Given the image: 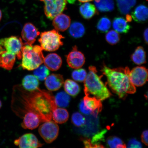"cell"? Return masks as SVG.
Here are the masks:
<instances>
[{"label": "cell", "instance_id": "ac0fdd59", "mask_svg": "<svg viewBox=\"0 0 148 148\" xmlns=\"http://www.w3.org/2000/svg\"><path fill=\"white\" fill-rule=\"evenodd\" d=\"M16 59L15 55L6 51H0V67L8 70L12 69Z\"/></svg>", "mask_w": 148, "mask_h": 148}, {"label": "cell", "instance_id": "d6a6232c", "mask_svg": "<svg viewBox=\"0 0 148 148\" xmlns=\"http://www.w3.org/2000/svg\"><path fill=\"white\" fill-rule=\"evenodd\" d=\"M106 41L112 45H115L120 41V37L116 31L111 30L107 32L105 36Z\"/></svg>", "mask_w": 148, "mask_h": 148}, {"label": "cell", "instance_id": "7c38bea8", "mask_svg": "<svg viewBox=\"0 0 148 148\" xmlns=\"http://www.w3.org/2000/svg\"><path fill=\"white\" fill-rule=\"evenodd\" d=\"M66 57V62L70 67L73 69H79L85 64L84 55L78 50L77 46H75Z\"/></svg>", "mask_w": 148, "mask_h": 148}, {"label": "cell", "instance_id": "d6986e66", "mask_svg": "<svg viewBox=\"0 0 148 148\" xmlns=\"http://www.w3.org/2000/svg\"><path fill=\"white\" fill-rule=\"evenodd\" d=\"M148 14L147 7L143 5H140L132 12L131 17L137 23H143L147 21Z\"/></svg>", "mask_w": 148, "mask_h": 148}, {"label": "cell", "instance_id": "5bb4252c", "mask_svg": "<svg viewBox=\"0 0 148 148\" xmlns=\"http://www.w3.org/2000/svg\"><path fill=\"white\" fill-rule=\"evenodd\" d=\"M45 79V86L50 91L58 90L62 87L64 83L63 77L60 74H52Z\"/></svg>", "mask_w": 148, "mask_h": 148}, {"label": "cell", "instance_id": "7a4b0ae2", "mask_svg": "<svg viewBox=\"0 0 148 148\" xmlns=\"http://www.w3.org/2000/svg\"><path fill=\"white\" fill-rule=\"evenodd\" d=\"M129 68L112 69L103 64L101 71L107 78L109 86L120 99H125L128 94L136 92V87L130 82L128 74Z\"/></svg>", "mask_w": 148, "mask_h": 148}, {"label": "cell", "instance_id": "44dd1931", "mask_svg": "<svg viewBox=\"0 0 148 148\" xmlns=\"http://www.w3.org/2000/svg\"><path fill=\"white\" fill-rule=\"evenodd\" d=\"M112 26L116 32L121 33H127L131 29L130 25L127 20L121 17H116L113 21Z\"/></svg>", "mask_w": 148, "mask_h": 148}, {"label": "cell", "instance_id": "4fadbf2b", "mask_svg": "<svg viewBox=\"0 0 148 148\" xmlns=\"http://www.w3.org/2000/svg\"><path fill=\"white\" fill-rule=\"evenodd\" d=\"M40 34L38 29L32 23H27L24 26L22 31V38L25 44L32 45Z\"/></svg>", "mask_w": 148, "mask_h": 148}, {"label": "cell", "instance_id": "cb8c5ba5", "mask_svg": "<svg viewBox=\"0 0 148 148\" xmlns=\"http://www.w3.org/2000/svg\"><path fill=\"white\" fill-rule=\"evenodd\" d=\"M131 58L134 63L138 65L146 63V54L144 48L140 46L137 47L131 55Z\"/></svg>", "mask_w": 148, "mask_h": 148}, {"label": "cell", "instance_id": "f1b7e54d", "mask_svg": "<svg viewBox=\"0 0 148 148\" xmlns=\"http://www.w3.org/2000/svg\"><path fill=\"white\" fill-rule=\"evenodd\" d=\"M55 99L57 107L64 108L69 106L70 97L66 92H61L57 94Z\"/></svg>", "mask_w": 148, "mask_h": 148}, {"label": "cell", "instance_id": "f546056e", "mask_svg": "<svg viewBox=\"0 0 148 148\" xmlns=\"http://www.w3.org/2000/svg\"><path fill=\"white\" fill-rule=\"evenodd\" d=\"M111 26V22L109 18L106 16H103L100 19L97 24V27L98 30L102 33L108 32Z\"/></svg>", "mask_w": 148, "mask_h": 148}, {"label": "cell", "instance_id": "3957f363", "mask_svg": "<svg viewBox=\"0 0 148 148\" xmlns=\"http://www.w3.org/2000/svg\"><path fill=\"white\" fill-rule=\"evenodd\" d=\"M88 69V73L84 81L85 95L95 97L101 101L110 97L111 94L101 80V76L98 75L97 68L90 66Z\"/></svg>", "mask_w": 148, "mask_h": 148}, {"label": "cell", "instance_id": "9a60e30c", "mask_svg": "<svg viewBox=\"0 0 148 148\" xmlns=\"http://www.w3.org/2000/svg\"><path fill=\"white\" fill-rule=\"evenodd\" d=\"M44 64L48 69L52 71L60 69L62 64V60L60 56L56 53H51L44 58Z\"/></svg>", "mask_w": 148, "mask_h": 148}, {"label": "cell", "instance_id": "4dcf8cb0", "mask_svg": "<svg viewBox=\"0 0 148 148\" xmlns=\"http://www.w3.org/2000/svg\"><path fill=\"white\" fill-rule=\"evenodd\" d=\"M49 70L46 66L42 65L35 69L34 75L38 80L43 81L49 75Z\"/></svg>", "mask_w": 148, "mask_h": 148}, {"label": "cell", "instance_id": "8d00e7d4", "mask_svg": "<svg viewBox=\"0 0 148 148\" xmlns=\"http://www.w3.org/2000/svg\"><path fill=\"white\" fill-rule=\"evenodd\" d=\"M141 140L143 143L146 145H148V131H143L141 135Z\"/></svg>", "mask_w": 148, "mask_h": 148}, {"label": "cell", "instance_id": "603a6c76", "mask_svg": "<svg viewBox=\"0 0 148 148\" xmlns=\"http://www.w3.org/2000/svg\"><path fill=\"white\" fill-rule=\"evenodd\" d=\"M69 114L66 109L63 108H57L53 110L52 118L57 123L63 124L68 121Z\"/></svg>", "mask_w": 148, "mask_h": 148}, {"label": "cell", "instance_id": "74e56055", "mask_svg": "<svg viewBox=\"0 0 148 148\" xmlns=\"http://www.w3.org/2000/svg\"><path fill=\"white\" fill-rule=\"evenodd\" d=\"M83 143L84 144L85 147L86 148H94V146L90 140L89 139H85L83 140Z\"/></svg>", "mask_w": 148, "mask_h": 148}, {"label": "cell", "instance_id": "9c48e42d", "mask_svg": "<svg viewBox=\"0 0 148 148\" xmlns=\"http://www.w3.org/2000/svg\"><path fill=\"white\" fill-rule=\"evenodd\" d=\"M38 132L46 143H51L58 137L59 127L54 121L45 122L39 127Z\"/></svg>", "mask_w": 148, "mask_h": 148}, {"label": "cell", "instance_id": "30bf717a", "mask_svg": "<svg viewBox=\"0 0 148 148\" xmlns=\"http://www.w3.org/2000/svg\"><path fill=\"white\" fill-rule=\"evenodd\" d=\"M128 75L130 80L135 86H143L147 81V70L144 66H136L130 70Z\"/></svg>", "mask_w": 148, "mask_h": 148}, {"label": "cell", "instance_id": "1f68e13d", "mask_svg": "<svg viewBox=\"0 0 148 148\" xmlns=\"http://www.w3.org/2000/svg\"><path fill=\"white\" fill-rule=\"evenodd\" d=\"M107 145L110 148H124L126 146L121 139L116 136L109 137L107 138Z\"/></svg>", "mask_w": 148, "mask_h": 148}, {"label": "cell", "instance_id": "83f0119b", "mask_svg": "<svg viewBox=\"0 0 148 148\" xmlns=\"http://www.w3.org/2000/svg\"><path fill=\"white\" fill-rule=\"evenodd\" d=\"M118 9L121 13L126 14L136 3V0H116Z\"/></svg>", "mask_w": 148, "mask_h": 148}, {"label": "cell", "instance_id": "d4e9b609", "mask_svg": "<svg viewBox=\"0 0 148 148\" xmlns=\"http://www.w3.org/2000/svg\"><path fill=\"white\" fill-rule=\"evenodd\" d=\"M86 29L82 23L78 22H74L70 27L69 33L73 38H81L85 34Z\"/></svg>", "mask_w": 148, "mask_h": 148}, {"label": "cell", "instance_id": "d590c367", "mask_svg": "<svg viewBox=\"0 0 148 148\" xmlns=\"http://www.w3.org/2000/svg\"><path fill=\"white\" fill-rule=\"evenodd\" d=\"M128 148H142V145L140 142L135 138H132L129 140L127 145Z\"/></svg>", "mask_w": 148, "mask_h": 148}, {"label": "cell", "instance_id": "8992f818", "mask_svg": "<svg viewBox=\"0 0 148 148\" xmlns=\"http://www.w3.org/2000/svg\"><path fill=\"white\" fill-rule=\"evenodd\" d=\"M24 45L22 39L16 36H11L0 40V51H5L17 57L22 58V50Z\"/></svg>", "mask_w": 148, "mask_h": 148}, {"label": "cell", "instance_id": "2e32d148", "mask_svg": "<svg viewBox=\"0 0 148 148\" xmlns=\"http://www.w3.org/2000/svg\"><path fill=\"white\" fill-rule=\"evenodd\" d=\"M53 25L56 30L64 31L69 28L71 23V18L67 15L60 14L53 18Z\"/></svg>", "mask_w": 148, "mask_h": 148}, {"label": "cell", "instance_id": "7402d4cb", "mask_svg": "<svg viewBox=\"0 0 148 148\" xmlns=\"http://www.w3.org/2000/svg\"><path fill=\"white\" fill-rule=\"evenodd\" d=\"M79 12L82 17L86 19H89L97 14L96 7L92 3H85L79 7Z\"/></svg>", "mask_w": 148, "mask_h": 148}, {"label": "cell", "instance_id": "7bdbcfd3", "mask_svg": "<svg viewBox=\"0 0 148 148\" xmlns=\"http://www.w3.org/2000/svg\"><path fill=\"white\" fill-rule=\"evenodd\" d=\"M40 1H43V0H40Z\"/></svg>", "mask_w": 148, "mask_h": 148}, {"label": "cell", "instance_id": "836d02e7", "mask_svg": "<svg viewBox=\"0 0 148 148\" xmlns=\"http://www.w3.org/2000/svg\"><path fill=\"white\" fill-rule=\"evenodd\" d=\"M72 123L77 127H82L86 123V118L82 114L79 112H75L72 115Z\"/></svg>", "mask_w": 148, "mask_h": 148}, {"label": "cell", "instance_id": "484cf974", "mask_svg": "<svg viewBox=\"0 0 148 148\" xmlns=\"http://www.w3.org/2000/svg\"><path fill=\"white\" fill-rule=\"evenodd\" d=\"M64 88L66 93L74 97L78 95L80 90L79 84L70 79H66L65 81Z\"/></svg>", "mask_w": 148, "mask_h": 148}, {"label": "cell", "instance_id": "277c9868", "mask_svg": "<svg viewBox=\"0 0 148 148\" xmlns=\"http://www.w3.org/2000/svg\"><path fill=\"white\" fill-rule=\"evenodd\" d=\"M42 49L38 45H24L22 50L21 66L24 69L32 71L36 69L44 62Z\"/></svg>", "mask_w": 148, "mask_h": 148}, {"label": "cell", "instance_id": "ab89813d", "mask_svg": "<svg viewBox=\"0 0 148 148\" xmlns=\"http://www.w3.org/2000/svg\"><path fill=\"white\" fill-rule=\"evenodd\" d=\"M78 1L81 3H85L89 2L92 1V0H78Z\"/></svg>", "mask_w": 148, "mask_h": 148}, {"label": "cell", "instance_id": "ffe728a7", "mask_svg": "<svg viewBox=\"0 0 148 148\" xmlns=\"http://www.w3.org/2000/svg\"><path fill=\"white\" fill-rule=\"evenodd\" d=\"M23 87L28 91H33L38 88L39 82L34 75H28L24 77L22 83Z\"/></svg>", "mask_w": 148, "mask_h": 148}, {"label": "cell", "instance_id": "60d3db41", "mask_svg": "<svg viewBox=\"0 0 148 148\" xmlns=\"http://www.w3.org/2000/svg\"><path fill=\"white\" fill-rule=\"evenodd\" d=\"M2 17V13L1 10H0V21H1Z\"/></svg>", "mask_w": 148, "mask_h": 148}, {"label": "cell", "instance_id": "6da1fadb", "mask_svg": "<svg viewBox=\"0 0 148 148\" xmlns=\"http://www.w3.org/2000/svg\"><path fill=\"white\" fill-rule=\"evenodd\" d=\"M57 107L55 97L50 92L39 88L29 92L21 86H14L12 108L20 117L32 114L39 116L42 123L51 121L53 111Z\"/></svg>", "mask_w": 148, "mask_h": 148}, {"label": "cell", "instance_id": "5b68a950", "mask_svg": "<svg viewBox=\"0 0 148 148\" xmlns=\"http://www.w3.org/2000/svg\"><path fill=\"white\" fill-rule=\"evenodd\" d=\"M64 37L56 29L42 32L38 41L42 50L53 51L57 50L63 45L62 40Z\"/></svg>", "mask_w": 148, "mask_h": 148}, {"label": "cell", "instance_id": "8fae6325", "mask_svg": "<svg viewBox=\"0 0 148 148\" xmlns=\"http://www.w3.org/2000/svg\"><path fill=\"white\" fill-rule=\"evenodd\" d=\"M14 143L20 148H37L42 147L43 145L39 141L36 137L31 133L23 135L15 140Z\"/></svg>", "mask_w": 148, "mask_h": 148}, {"label": "cell", "instance_id": "e0dca14e", "mask_svg": "<svg viewBox=\"0 0 148 148\" xmlns=\"http://www.w3.org/2000/svg\"><path fill=\"white\" fill-rule=\"evenodd\" d=\"M23 118V120L21 126L25 129H34L37 128L40 123H42L39 116L34 114H26Z\"/></svg>", "mask_w": 148, "mask_h": 148}, {"label": "cell", "instance_id": "e575fe53", "mask_svg": "<svg viewBox=\"0 0 148 148\" xmlns=\"http://www.w3.org/2000/svg\"><path fill=\"white\" fill-rule=\"evenodd\" d=\"M87 76L86 70L83 69H77L74 70L72 73V77L74 80L77 82H84Z\"/></svg>", "mask_w": 148, "mask_h": 148}, {"label": "cell", "instance_id": "52a82bcc", "mask_svg": "<svg viewBox=\"0 0 148 148\" xmlns=\"http://www.w3.org/2000/svg\"><path fill=\"white\" fill-rule=\"evenodd\" d=\"M79 107L82 113L87 115L92 114L96 117L101 112L102 105L101 101L97 98L86 96L79 103Z\"/></svg>", "mask_w": 148, "mask_h": 148}, {"label": "cell", "instance_id": "4316f807", "mask_svg": "<svg viewBox=\"0 0 148 148\" xmlns=\"http://www.w3.org/2000/svg\"><path fill=\"white\" fill-rule=\"evenodd\" d=\"M96 8L101 12H110L114 9L113 0H94Z\"/></svg>", "mask_w": 148, "mask_h": 148}, {"label": "cell", "instance_id": "f35d334b", "mask_svg": "<svg viewBox=\"0 0 148 148\" xmlns=\"http://www.w3.org/2000/svg\"><path fill=\"white\" fill-rule=\"evenodd\" d=\"M148 28H147L145 30H144L143 34V37L144 41L147 44L148 43Z\"/></svg>", "mask_w": 148, "mask_h": 148}, {"label": "cell", "instance_id": "b9f144b4", "mask_svg": "<svg viewBox=\"0 0 148 148\" xmlns=\"http://www.w3.org/2000/svg\"><path fill=\"white\" fill-rule=\"evenodd\" d=\"M2 106V103L1 100H0V109H1V107Z\"/></svg>", "mask_w": 148, "mask_h": 148}, {"label": "cell", "instance_id": "ba28073f", "mask_svg": "<svg viewBox=\"0 0 148 148\" xmlns=\"http://www.w3.org/2000/svg\"><path fill=\"white\" fill-rule=\"evenodd\" d=\"M44 12L46 17L53 20L66 8L67 0H43Z\"/></svg>", "mask_w": 148, "mask_h": 148}]
</instances>
